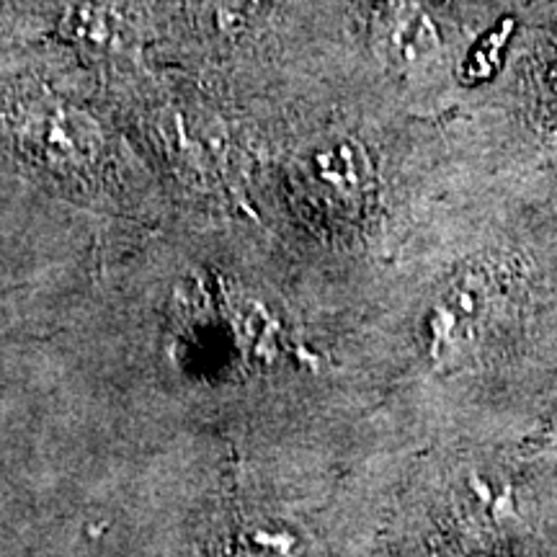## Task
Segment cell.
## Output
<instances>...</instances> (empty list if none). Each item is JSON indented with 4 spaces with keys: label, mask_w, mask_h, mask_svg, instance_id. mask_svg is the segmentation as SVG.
<instances>
[{
    "label": "cell",
    "mask_w": 557,
    "mask_h": 557,
    "mask_svg": "<svg viewBox=\"0 0 557 557\" xmlns=\"http://www.w3.org/2000/svg\"><path fill=\"white\" fill-rule=\"evenodd\" d=\"M483 318V292L475 278L451 284L436 299L429 318V346L434 357H449L475 338Z\"/></svg>",
    "instance_id": "6da1fadb"
}]
</instances>
